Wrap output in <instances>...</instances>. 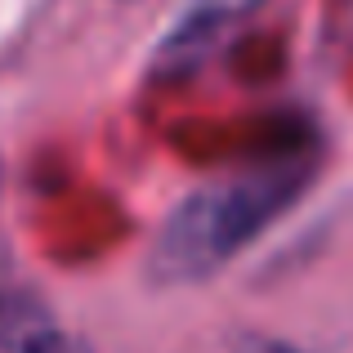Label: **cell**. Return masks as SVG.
<instances>
[{
	"label": "cell",
	"instance_id": "1",
	"mask_svg": "<svg viewBox=\"0 0 353 353\" xmlns=\"http://www.w3.org/2000/svg\"><path fill=\"white\" fill-rule=\"evenodd\" d=\"M309 183V165H273L246 174L224 188H206L188 197L170 219L152 250V273L165 282H197L237 255L250 237H259Z\"/></svg>",
	"mask_w": 353,
	"mask_h": 353
},
{
	"label": "cell",
	"instance_id": "2",
	"mask_svg": "<svg viewBox=\"0 0 353 353\" xmlns=\"http://www.w3.org/2000/svg\"><path fill=\"white\" fill-rule=\"evenodd\" d=\"M259 5H264V0H192V5H188V14H183V23L174 27V45L201 41V36L219 32V27H224V23H233V18L255 14Z\"/></svg>",
	"mask_w": 353,
	"mask_h": 353
},
{
	"label": "cell",
	"instance_id": "3",
	"mask_svg": "<svg viewBox=\"0 0 353 353\" xmlns=\"http://www.w3.org/2000/svg\"><path fill=\"white\" fill-rule=\"evenodd\" d=\"M23 353H85V349H81L77 345V340H68V336H63V331H41V340H32V345H27Z\"/></svg>",
	"mask_w": 353,
	"mask_h": 353
},
{
	"label": "cell",
	"instance_id": "4",
	"mask_svg": "<svg viewBox=\"0 0 353 353\" xmlns=\"http://www.w3.org/2000/svg\"><path fill=\"white\" fill-rule=\"evenodd\" d=\"M237 353H300L291 345H282V340H264V336H246L237 340Z\"/></svg>",
	"mask_w": 353,
	"mask_h": 353
}]
</instances>
